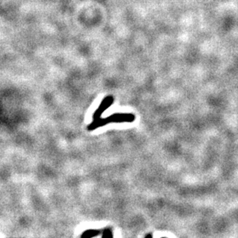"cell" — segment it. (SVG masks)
I'll return each instance as SVG.
<instances>
[{"label":"cell","mask_w":238,"mask_h":238,"mask_svg":"<svg viewBox=\"0 0 238 238\" xmlns=\"http://www.w3.org/2000/svg\"><path fill=\"white\" fill-rule=\"evenodd\" d=\"M136 116L132 113H115L106 118H99L94 120L92 123L88 126V130H94L99 127L113 123H133Z\"/></svg>","instance_id":"1"},{"label":"cell","mask_w":238,"mask_h":238,"mask_svg":"<svg viewBox=\"0 0 238 238\" xmlns=\"http://www.w3.org/2000/svg\"><path fill=\"white\" fill-rule=\"evenodd\" d=\"M103 237H112V233H111V231H110V230H104V233H103Z\"/></svg>","instance_id":"4"},{"label":"cell","mask_w":238,"mask_h":238,"mask_svg":"<svg viewBox=\"0 0 238 238\" xmlns=\"http://www.w3.org/2000/svg\"><path fill=\"white\" fill-rule=\"evenodd\" d=\"M99 232L98 230H87V231H85V232H84L83 234H82V236H81V237H95V236L97 235V234H99Z\"/></svg>","instance_id":"3"},{"label":"cell","mask_w":238,"mask_h":238,"mask_svg":"<svg viewBox=\"0 0 238 238\" xmlns=\"http://www.w3.org/2000/svg\"><path fill=\"white\" fill-rule=\"evenodd\" d=\"M113 101H114V99H113V97L112 96H106V98H104L103 100L102 101L101 104L99 105V107L97 108V110H96L94 113V116H93L94 120H98V119L100 118V116L102 115V113H103L109 106H110L113 104Z\"/></svg>","instance_id":"2"}]
</instances>
